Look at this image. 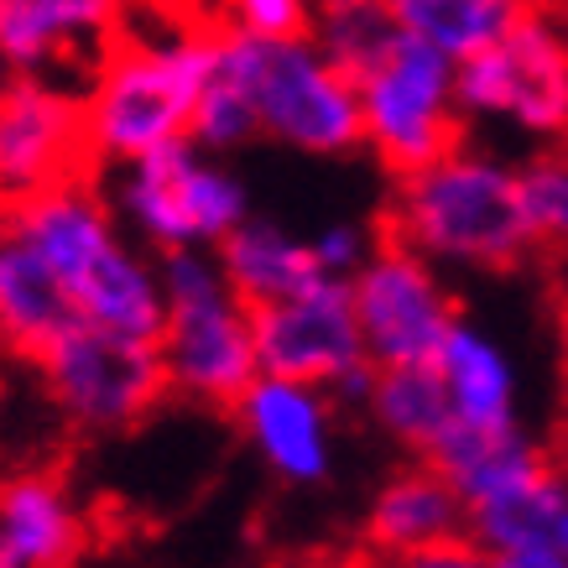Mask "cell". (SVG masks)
I'll list each match as a JSON object with an SVG mask.
<instances>
[{"label": "cell", "mask_w": 568, "mask_h": 568, "mask_svg": "<svg viewBox=\"0 0 568 568\" xmlns=\"http://www.w3.org/2000/svg\"><path fill=\"white\" fill-rule=\"evenodd\" d=\"M6 230L48 261L84 324L125 334V339H146V345L162 339V324H168L162 256H141L121 235L115 209L89 183H63V189L17 204Z\"/></svg>", "instance_id": "1"}, {"label": "cell", "mask_w": 568, "mask_h": 568, "mask_svg": "<svg viewBox=\"0 0 568 568\" xmlns=\"http://www.w3.org/2000/svg\"><path fill=\"white\" fill-rule=\"evenodd\" d=\"M381 235L413 245L444 272H517L537 251L521 209V162L480 146L438 156L423 173L396 178V199L381 214Z\"/></svg>", "instance_id": "2"}, {"label": "cell", "mask_w": 568, "mask_h": 568, "mask_svg": "<svg viewBox=\"0 0 568 568\" xmlns=\"http://www.w3.org/2000/svg\"><path fill=\"white\" fill-rule=\"evenodd\" d=\"M214 73H220V27H183L162 42L121 37V48L104 58L84 94L94 162L125 168L156 146L189 141L199 94Z\"/></svg>", "instance_id": "3"}, {"label": "cell", "mask_w": 568, "mask_h": 568, "mask_svg": "<svg viewBox=\"0 0 568 568\" xmlns=\"http://www.w3.org/2000/svg\"><path fill=\"white\" fill-rule=\"evenodd\" d=\"M220 69L251 94L261 136L303 156H349L365 146L361 84L313 37H245L220 27Z\"/></svg>", "instance_id": "4"}, {"label": "cell", "mask_w": 568, "mask_h": 568, "mask_svg": "<svg viewBox=\"0 0 568 568\" xmlns=\"http://www.w3.org/2000/svg\"><path fill=\"white\" fill-rule=\"evenodd\" d=\"M162 287H168V324L156 345L173 392L214 413H235V402L261 376L256 308L235 293L214 251L162 256Z\"/></svg>", "instance_id": "5"}, {"label": "cell", "mask_w": 568, "mask_h": 568, "mask_svg": "<svg viewBox=\"0 0 568 568\" xmlns=\"http://www.w3.org/2000/svg\"><path fill=\"white\" fill-rule=\"evenodd\" d=\"M115 214L156 256L220 251L224 235L251 220V193L199 141H173V146H156L121 168Z\"/></svg>", "instance_id": "6"}, {"label": "cell", "mask_w": 568, "mask_h": 568, "mask_svg": "<svg viewBox=\"0 0 568 568\" xmlns=\"http://www.w3.org/2000/svg\"><path fill=\"white\" fill-rule=\"evenodd\" d=\"M365 152L392 178L423 173L438 156L465 146V104H459V63L402 32L392 52L361 79Z\"/></svg>", "instance_id": "7"}, {"label": "cell", "mask_w": 568, "mask_h": 568, "mask_svg": "<svg viewBox=\"0 0 568 568\" xmlns=\"http://www.w3.org/2000/svg\"><path fill=\"white\" fill-rule=\"evenodd\" d=\"M459 104L469 121L511 125L537 146H568V27L532 11L496 48L459 63Z\"/></svg>", "instance_id": "8"}, {"label": "cell", "mask_w": 568, "mask_h": 568, "mask_svg": "<svg viewBox=\"0 0 568 568\" xmlns=\"http://www.w3.org/2000/svg\"><path fill=\"white\" fill-rule=\"evenodd\" d=\"M37 371L48 381L52 402L63 407V417H73L79 428H94V433L131 428V423H141L162 396L173 392L162 345L125 339V334L94 328L84 318H73L37 355Z\"/></svg>", "instance_id": "9"}, {"label": "cell", "mask_w": 568, "mask_h": 568, "mask_svg": "<svg viewBox=\"0 0 568 568\" xmlns=\"http://www.w3.org/2000/svg\"><path fill=\"white\" fill-rule=\"evenodd\" d=\"M371 365H433L454 324L465 318L444 282V266L413 245L381 235L365 266L349 276Z\"/></svg>", "instance_id": "10"}, {"label": "cell", "mask_w": 568, "mask_h": 568, "mask_svg": "<svg viewBox=\"0 0 568 568\" xmlns=\"http://www.w3.org/2000/svg\"><path fill=\"white\" fill-rule=\"evenodd\" d=\"M94 162L84 125V100L48 79H17L0 94V204L17 209L27 199L63 183H84Z\"/></svg>", "instance_id": "11"}, {"label": "cell", "mask_w": 568, "mask_h": 568, "mask_svg": "<svg viewBox=\"0 0 568 568\" xmlns=\"http://www.w3.org/2000/svg\"><path fill=\"white\" fill-rule=\"evenodd\" d=\"M256 349L266 376L313 381L324 392L371 365L345 276H318L303 293L256 308Z\"/></svg>", "instance_id": "12"}, {"label": "cell", "mask_w": 568, "mask_h": 568, "mask_svg": "<svg viewBox=\"0 0 568 568\" xmlns=\"http://www.w3.org/2000/svg\"><path fill=\"white\" fill-rule=\"evenodd\" d=\"M125 0H0V63L17 79L94 73L121 48Z\"/></svg>", "instance_id": "13"}, {"label": "cell", "mask_w": 568, "mask_h": 568, "mask_svg": "<svg viewBox=\"0 0 568 568\" xmlns=\"http://www.w3.org/2000/svg\"><path fill=\"white\" fill-rule=\"evenodd\" d=\"M334 417L339 402L293 376H266L251 381V392L235 402V423L261 454V465L287 485H318L334 469Z\"/></svg>", "instance_id": "14"}, {"label": "cell", "mask_w": 568, "mask_h": 568, "mask_svg": "<svg viewBox=\"0 0 568 568\" xmlns=\"http://www.w3.org/2000/svg\"><path fill=\"white\" fill-rule=\"evenodd\" d=\"M454 537H469V506L454 490V480L428 459L396 469L392 480L371 496L365 542H371L376 558L438 548V542H454Z\"/></svg>", "instance_id": "15"}, {"label": "cell", "mask_w": 568, "mask_h": 568, "mask_svg": "<svg viewBox=\"0 0 568 568\" xmlns=\"http://www.w3.org/2000/svg\"><path fill=\"white\" fill-rule=\"evenodd\" d=\"M433 371L444 376V392L454 402V417L465 428H521V386H517V361L500 345L490 328L459 318L454 334L444 339Z\"/></svg>", "instance_id": "16"}, {"label": "cell", "mask_w": 568, "mask_h": 568, "mask_svg": "<svg viewBox=\"0 0 568 568\" xmlns=\"http://www.w3.org/2000/svg\"><path fill=\"white\" fill-rule=\"evenodd\" d=\"M428 465H438L454 480V490L465 496V506H490L500 496H517L521 485L542 480L552 465H558V454L548 444H537L527 428H459L448 433V444L433 454Z\"/></svg>", "instance_id": "17"}, {"label": "cell", "mask_w": 568, "mask_h": 568, "mask_svg": "<svg viewBox=\"0 0 568 568\" xmlns=\"http://www.w3.org/2000/svg\"><path fill=\"white\" fill-rule=\"evenodd\" d=\"M79 542V511L52 475H17L0 485V568H69Z\"/></svg>", "instance_id": "18"}, {"label": "cell", "mask_w": 568, "mask_h": 568, "mask_svg": "<svg viewBox=\"0 0 568 568\" xmlns=\"http://www.w3.org/2000/svg\"><path fill=\"white\" fill-rule=\"evenodd\" d=\"M214 256L251 308L282 303V297L313 287L318 276H328L318 251H313V235H293L287 224L261 220V214H251L241 230H230Z\"/></svg>", "instance_id": "19"}, {"label": "cell", "mask_w": 568, "mask_h": 568, "mask_svg": "<svg viewBox=\"0 0 568 568\" xmlns=\"http://www.w3.org/2000/svg\"><path fill=\"white\" fill-rule=\"evenodd\" d=\"M73 318L79 313L48 261L11 230H0V345L37 361Z\"/></svg>", "instance_id": "20"}, {"label": "cell", "mask_w": 568, "mask_h": 568, "mask_svg": "<svg viewBox=\"0 0 568 568\" xmlns=\"http://www.w3.org/2000/svg\"><path fill=\"white\" fill-rule=\"evenodd\" d=\"M365 417L376 423L392 444H402L413 459H433L459 428L454 402L444 392V376L433 365H376Z\"/></svg>", "instance_id": "21"}, {"label": "cell", "mask_w": 568, "mask_h": 568, "mask_svg": "<svg viewBox=\"0 0 568 568\" xmlns=\"http://www.w3.org/2000/svg\"><path fill=\"white\" fill-rule=\"evenodd\" d=\"M469 537L485 552H552L568 564V469L552 465L542 480L521 485L469 511Z\"/></svg>", "instance_id": "22"}, {"label": "cell", "mask_w": 568, "mask_h": 568, "mask_svg": "<svg viewBox=\"0 0 568 568\" xmlns=\"http://www.w3.org/2000/svg\"><path fill=\"white\" fill-rule=\"evenodd\" d=\"M402 32L423 37L428 48L465 63L475 52L496 48L500 37L542 11V0H386Z\"/></svg>", "instance_id": "23"}, {"label": "cell", "mask_w": 568, "mask_h": 568, "mask_svg": "<svg viewBox=\"0 0 568 568\" xmlns=\"http://www.w3.org/2000/svg\"><path fill=\"white\" fill-rule=\"evenodd\" d=\"M396 37H402V27H396L386 0H318V11H313V42L355 84L392 52Z\"/></svg>", "instance_id": "24"}, {"label": "cell", "mask_w": 568, "mask_h": 568, "mask_svg": "<svg viewBox=\"0 0 568 568\" xmlns=\"http://www.w3.org/2000/svg\"><path fill=\"white\" fill-rule=\"evenodd\" d=\"M521 209L537 251L568 256V146H542L521 162Z\"/></svg>", "instance_id": "25"}, {"label": "cell", "mask_w": 568, "mask_h": 568, "mask_svg": "<svg viewBox=\"0 0 568 568\" xmlns=\"http://www.w3.org/2000/svg\"><path fill=\"white\" fill-rule=\"evenodd\" d=\"M256 136H261L256 104H251V94L220 69L214 79H209L204 94H199L189 141H199L204 152L224 156V152H235V146H245V141H256Z\"/></svg>", "instance_id": "26"}, {"label": "cell", "mask_w": 568, "mask_h": 568, "mask_svg": "<svg viewBox=\"0 0 568 568\" xmlns=\"http://www.w3.org/2000/svg\"><path fill=\"white\" fill-rule=\"evenodd\" d=\"M318 0H220V27L245 37H313Z\"/></svg>", "instance_id": "27"}, {"label": "cell", "mask_w": 568, "mask_h": 568, "mask_svg": "<svg viewBox=\"0 0 568 568\" xmlns=\"http://www.w3.org/2000/svg\"><path fill=\"white\" fill-rule=\"evenodd\" d=\"M376 241H381V224L371 230V224H355V220H334L313 235V251H318L328 276H345L349 282L365 266V256L376 251Z\"/></svg>", "instance_id": "28"}, {"label": "cell", "mask_w": 568, "mask_h": 568, "mask_svg": "<svg viewBox=\"0 0 568 568\" xmlns=\"http://www.w3.org/2000/svg\"><path fill=\"white\" fill-rule=\"evenodd\" d=\"M381 568H500V564H496V552H485L475 537H454V542H438V548L381 558Z\"/></svg>", "instance_id": "29"}, {"label": "cell", "mask_w": 568, "mask_h": 568, "mask_svg": "<svg viewBox=\"0 0 568 568\" xmlns=\"http://www.w3.org/2000/svg\"><path fill=\"white\" fill-rule=\"evenodd\" d=\"M500 568H568L564 558H552V552H496Z\"/></svg>", "instance_id": "30"}, {"label": "cell", "mask_w": 568, "mask_h": 568, "mask_svg": "<svg viewBox=\"0 0 568 568\" xmlns=\"http://www.w3.org/2000/svg\"><path fill=\"white\" fill-rule=\"evenodd\" d=\"M558 465L568 469V417H564V438H558Z\"/></svg>", "instance_id": "31"}, {"label": "cell", "mask_w": 568, "mask_h": 568, "mask_svg": "<svg viewBox=\"0 0 568 568\" xmlns=\"http://www.w3.org/2000/svg\"><path fill=\"white\" fill-rule=\"evenodd\" d=\"M552 11H558V17H564V27H568V0H558V6H552Z\"/></svg>", "instance_id": "32"}, {"label": "cell", "mask_w": 568, "mask_h": 568, "mask_svg": "<svg viewBox=\"0 0 568 568\" xmlns=\"http://www.w3.org/2000/svg\"><path fill=\"white\" fill-rule=\"evenodd\" d=\"M6 73H11V69H6V63H0V94H6V84H11V79H6Z\"/></svg>", "instance_id": "33"}]
</instances>
